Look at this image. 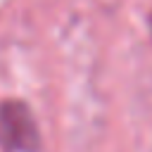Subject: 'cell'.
Masks as SVG:
<instances>
[{
  "label": "cell",
  "instance_id": "7a4b0ae2",
  "mask_svg": "<svg viewBox=\"0 0 152 152\" xmlns=\"http://www.w3.org/2000/svg\"><path fill=\"white\" fill-rule=\"evenodd\" d=\"M147 28H150V36H152V10H150V14H147Z\"/></svg>",
  "mask_w": 152,
  "mask_h": 152
},
{
  "label": "cell",
  "instance_id": "6da1fadb",
  "mask_svg": "<svg viewBox=\"0 0 152 152\" xmlns=\"http://www.w3.org/2000/svg\"><path fill=\"white\" fill-rule=\"evenodd\" d=\"M0 152H43L40 124L21 97L0 100Z\"/></svg>",
  "mask_w": 152,
  "mask_h": 152
}]
</instances>
